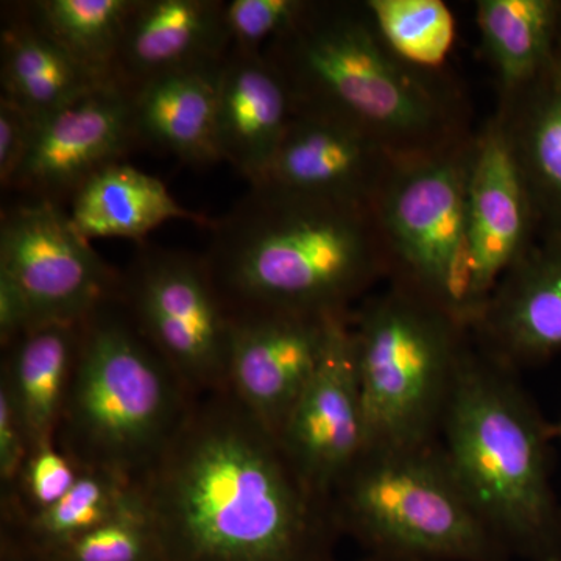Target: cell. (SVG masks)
<instances>
[{
	"instance_id": "obj_1",
	"label": "cell",
	"mask_w": 561,
	"mask_h": 561,
	"mask_svg": "<svg viewBox=\"0 0 561 561\" xmlns=\"http://www.w3.org/2000/svg\"><path fill=\"white\" fill-rule=\"evenodd\" d=\"M133 485L161 561H335L330 507L230 391L197 398Z\"/></svg>"
},
{
	"instance_id": "obj_2",
	"label": "cell",
	"mask_w": 561,
	"mask_h": 561,
	"mask_svg": "<svg viewBox=\"0 0 561 561\" xmlns=\"http://www.w3.org/2000/svg\"><path fill=\"white\" fill-rule=\"evenodd\" d=\"M262 51L286 84L294 116L348 125L397 157L434 153L476 133L457 81L398 57L365 2L309 0Z\"/></svg>"
},
{
	"instance_id": "obj_3",
	"label": "cell",
	"mask_w": 561,
	"mask_h": 561,
	"mask_svg": "<svg viewBox=\"0 0 561 561\" xmlns=\"http://www.w3.org/2000/svg\"><path fill=\"white\" fill-rule=\"evenodd\" d=\"M209 230L203 256L231 313L353 312L376 283L389 280L368 205L256 183Z\"/></svg>"
},
{
	"instance_id": "obj_4",
	"label": "cell",
	"mask_w": 561,
	"mask_h": 561,
	"mask_svg": "<svg viewBox=\"0 0 561 561\" xmlns=\"http://www.w3.org/2000/svg\"><path fill=\"white\" fill-rule=\"evenodd\" d=\"M516 373L470 339L438 445L483 522L512 557L561 560V507L551 483L552 426Z\"/></svg>"
},
{
	"instance_id": "obj_5",
	"label": "cell",
	"mask_w": 561,
	"mask_h": 561,
	"mask_svg": "<svg viewBox=\"0 0 561 561\" xmlns=\"http://www.w3.org/2000/svg\"><path fill=\"white\" fill-rule=\"evenodd\" d=\"M197 398L144 341L121 301L81 323L79 354L55 445L80 471L135 483Z\"/></svg>"
},
{
	"instance_id": "obj_6",
	"label": "cell",
	"mask_w": 561,
	"mask_h": 561,
	"mask_svg": "<svg viewBox=\"0 0 561 561\" xmlns=\"http://www.w3.org/2000/svg\"><path fill=\"white\" fill-rule=\"evenodd\" d=\"M339 535L373 556L511 561L467 496L438 442L367 448L330 500Z\"/></svg>"
},
{
	"instance_id": "obj_7",
	"label": "cell",
	"mask_w": 561,
	"mask_h": 561,
	"mask_svg": "<svg viewBox=\"0 0 561 561\" xmlns=\"http://www.w3.org/2000/svg\"><path fill=\"white\" fill-rule=\"evenodd\" d=\"M365 449L438 442L471 331L411 289L389 283L351 316Z\"/></svg>"
},
{
	"instance_id": "obj_8",
	"label": "cell",
	"mask_w": 561,
	"mask_h": 561,
	"mask_svg": "<svg viewBox=\"0 0 561 561\" xmlns=\"http://www.w3.org/2000/svg\"><path fill=\"white\" fill-rule=\"evenodd\" d=\"M474 135L448 149L400 158L373 214L389 256V283L440 306L471 331L468 183Z\"/></svg>"
},
{
	"instance_id": "obj_9",
	"label": "cell",
	"mask_w": 561,
	"mask_h": 561,
	"mask_svg": "<svg viewBox=\"0 0 561 561\" xmlns=\"http://www.w3.org/2000/svg\"><path fill=\"white\" fill-rule=\"evenodd\" d=\"M119 301L195 398L228 391L232 316L205 256L142 243L122 272Z\"/></svg>"
},
{
	"instance_id": "obj_10",
	"label": "cell",
	"mask_w": 561,
	"mask_h": 561,
	"mask_svg": "<svg viewBox=\"0 0 561 561\" xmlns=\"http://www.w3.org/2000/svg\"><path fill=\"white\" fill-rule=\"evenodd\" d=\"M0 275L27 302L32 328L83 323L121 295L122 272L79 234L68 210L49 202L3 209Z\"/></svg>"
},
{
	"instance_id": "obj_11",
	"label": "cell",
	"mask_w": 561,
	"mask_h": 561,
	"mask_svg": "<svg viewBox=\"0 0 561 561\" xmlns=\"http://www.w3.org/2000/svg\"><path fill=\"white\" fill-rule=\"evenodd\" d=\"M351 316L335 321L319 367L278 437L306 489L328 507L335 486L365 449Z\"/></svg>"
},
{
	"instance_id": "obj_12",
	"label": "cell",
	"mask_w": 561,
	"mask_h": 561,
	"mask_svg": "<svg viewBox=\"0 0 561 561\" xmlns=\"http://www.w3.org/2000/svg\"><path fill=\"white\" fill-rule=\"evenodd\" d=\"M348 313H231L228 391L276 438Z\"/></svg>"
},
{
	"instance_id": "obj_13",
	"label": "cell",
	"mask_w": 561,
	"mask_h": 561,
	"mask_svg": "<svg viewBox=\"0 0 561 561\" xmlns=\"http://www.w3.org/2000/svg\"><path fill=\"white\" fill-rule=\"evenodd\" d=\"M138 144L130 95L99 84L38 122L13 191L25 201L69 205L91 176L124 161Z\"/></svg>"
},
{
	"instance_id": "obj_14",
	"label": "cell",
	"mask_w": 561,
	"mask_h": 561,
	"mask_svg": "<svg viewBox=\"0 0 561 561\" xmlns=\"http://www.w3.org/2000/svg\"><path fill=\"white\" fill-rule=\"evenodd\" d=\"M471 328L505 273L538 242L529 192L511 140L494 114L476 131L468 183Z\"/></svg>"
},
{
	"instance_id": "obj_15",
	"label": "cell",
	"mask_w": 561,
	"mask_h": 561,
	"mask_svg": "<svg viewBox=\"0 0 561 561\" xmlns=\"http://www.w3.org/2000/svg\"><path fill=\"white\" fill-rule=\"evenodd\" d=\"M398 160L378 140L348 125L294 116L267 169L250 184L371 206Z\"/></svg>"
},
{
	"instance_id": "obj_16",
	"label": "cell",
	"mask_w": 561,
	"mask_h": 561,
	"mask_svg": "<svg viewBox=\"0 0 561 561\" xmlns=\"http://www.w3.org/2000/svg\"><path fill=\"white\" fill-rule=\"evenodd\" d=\"M485 353L518 371L561 351V238L538 239L505 273L471 328Z\"/></svg>"
},
{
	"instance_id": "obj_17",
	"label": "cell",
	"mask_w": 561,
	"mask_h": 561,
	"mask_svg": "<svg viewBox=\"0 0 561 561\" xmlns=\"http://www.w3.org/2000/svg\"><path fill=\"white\" fill-rule=\"evenodd\" d=\"M221 0H136L111 81L128 95L171 73L219 66L230 51Z\"/></svg>"
},
{
	"instance_id": "obj_18",
	"label": "cell",
	"mask_w": 561,
	"mask_h": 561,
	"mask_svg": "<svg viewBox=\"0 0 561 561\" xmlns=\"http://www.w3.org/2000/svg\"><path fill=\"white\" fill-rule=\"evenodd\" d=\"M291 117L289 92L264 51L230 49L217 83L220 161L254 183L272 161Z\"/></svg>"
},
{
	"instance_id": "obj_19",
	"label": "cell",
	"mask_w": 561,
	"mask_h": 561,
	"mask_svg": "<svg viewBox=\"0 0 561 561\" xmlns=\"http://www.w3.org/2000/svg\"><path fill=\"white\" fill-rule=\"evenodd\" d=\"M534 208L538 239L561 238V61L559 55L518 92L497 102Z\"/></svg>"
},
{
	"instance_id": "obj_20",
	"label": "cell",
	"mask_w": 561,
	"mask_h": 561,
	"mask_svg": "<svg viewBox=\"0 0 561 561\" xmlns=\"http://www.w3.org/2000/svg\"><path fill=\"white\" fill-rule=\"evenodd\" d=\"M80 331L81 323L41 324L2 350L0 389L9 393L32 451L55 445Z\"/></svg>"
},
{
	"instance_id": "obj_21",
	"label": "cell",
	"mask_w": 561,
	"mask_h": 561,
	"mask_svg": "<svg viewBox=\"0 0 561 561\" xmlns=\"http://www.w3.org/2000/svg\"><path fill=\"white\" fill-rule=\"evenodd\" d=\"M221 62L171 73L133 92L139 142L151 144L192 165L219 162L216 99Z\"/></svg>"
},
{
	"instance_id": "obj_22",
	"label": "cell",
	"mask_w": 561,
	"mask_h": 561,
	"mask_svg": "<svg viewBox=\"0 0 561 561\" xmlns=\"http://www.w3.org/2000/svg\"><path fill=\"white\" fill-rule=\"evenodd\" d=\"M69 219L87 241L122 238L142 241L169 220L210 227L213 220L181 206L157 176L124 161L91 176L69 203Z\"/></svg>"
},
{
	"instance_id": "obj_23",
	"label": "cell",
	"mask_w": 561,
	"mask_h": 561,
	"mask_svg": "<svg viewBox=\"0 0 561 561\" xmlns=\"http://www.w3.org/2000/svg\"><path fill=\"white\" fill-rule=\"evenodd\" d=\"M3 11L7 14L3 13L0 33V98L39 122L92 88L105 84L43 35L18 3H9Z\"/></svg>"
},
{
	"instance_id": "obj_24",
	"label": "cell",
	"mask_w": 561,
	"mask_h": 561,
	"mask_svg": "<svg viewBox=\"0 0 561 561\" xmlns=\"http://www.w3.org/2000/svg\"><path fill=\"white\" fill-rule=\"evenodd\" d=\"M561 0H478L476 24L494 70L497 102L529 84L552 61Z\"/></svg>"
},
{
	"instance_id": "obj_25",
	"label": "cell",
	"mask_w": 561,
	"mask_h": 561,
	"mask_svg": "<svg viewBox=\"0 0 561 561\" xmlns=\"http://www.w3.org/2000/svg\"><path fill=\"white\" fill-rule=\"evenodd\" d=\"M136 0H33L24 16L101 83H113L114 61Z\"/></svg>"
},
{
	"instance_id": "obj_26",
	"label": "cell",
	"mask_w": 561,
	"mask_h": 561,
	"mask_svg": "<svg viewBox=\"0 0 561 561\" xmlns=\"http://www.w3.org/2000/svg\"><path fill=\"white\" fill-rule=\"evenodd\" d=\"M133 494V483L102 471H81L76 485L50 507L0 519V535L36 556H46L108 522Z\"/></svg>"
},
{
	"instance_id": "obj_27",
	"label": "cell",
	"mask_w": 561,
	"mask_h": 561,
	"mask_svg": "<svg viewBox=\"0 0 561 561\" xmlns=\"http://www.w3.org/2000/svg\"><path fill=\"white\" fill-rule=\"evenodd\" d=\"M390 49L416 68L445 70L456 39L453 11L440 0H365Z\"/></svg>"
},
{
	"instance_id": "obj_28",
	"label": "cell",
	"mask_w": 561,
	"mask_h": 561,
	"mask_svg": "<svg viewBox=\"0 0 561 561\" xmlns=\"http://www.w3.org/2000/svg\"><path fill=\"white\" fill-rule=\"evenodd\" d=\"M38 557L43 561H161L153 527L136 489L131 501L108 522Z\"/></svg>"
},
{
	"instance_id": "obj_29",
	"label": "cell",
	"mask_w": 561,
	"mask_h": 561,
	"mask_svg": "<svg viewBox=\"0 0 561 561\" xmlns=\"http://www.w3.org/2000/svg\"><path fill=\"white\" fill-rule=\"evenodd\" d=\"M80 472L57 445L35 449L25 461L13 500L0 504V518L31 515L50 507L76 485Z\"/></svg>"
},
{
	"instance_id": "obj_30",
	"label": "cell",
	"mask_w": 561,
	"mask_h": 561,
	"mask_svg": "<svg viewBox=\"0 0 561 561\" xmlns=\"http://www.w3.org/2000/svg\"><path fill=\"white\" fill-rule=\"evenodd\" d=\"M309 0H230L224 21L231 49L262 51L300 16Z\"/></svg>"
},
{
	"instance_id": "obj_31",
	"label": "cell",
	"mask_w": 561,
	"mask_h": 561,
	"mask_svg": "<svg viewBox=\"0 0 561 561\" xmlns=\"http://www.w3.org/2000/svg\"><path fill=\"white\" fill-rule=\"evenodd\" d=\"M38 121L13 102L0 98V186L13 190L35 139Z\"/></svg>"
},
{
	"instance_id": "obj_32",
	"label": "cell",
	"mask_w": 561,
	"mask_h": 561,
	"mask_svg": "<svg viewBox=\"0 0 561 561\" xmlns=\"http://www.w3.org/2000/svg\"><path fill=\"white\" fill-rule=\"evenodd\" d=\"M31 443L9 393L0 389V504L16 494L18 482L31 456Z\"/></svg>"
},
{
	"instance_id": "obj_33",
	"label": "cell",
	"mask_w": 561,
	"mask_h": 561,
	"mask_svg": "<svg viewBox=\"0 0 561 561\" xmlns=\"http://www.w3.org/2000/svg\"><path fill=\"white\" fill-rule=\"evenodd\" d=\"M0 561H43L7 535H0Z\"/></svg>"
},
{
	"instance_id": "obj_34",
	"label": "cell",
	"mask_w": 561,
	"mask_h": 561,
	"mask_svg": "<svg viewBox=\"0 0 561 561\" xmlns=\"http://www.w3.org/2000/svg\"><path fill=\"white\" fill-rule=\"evenodd\" d=\"M359 561H426V560H415V559H402V557H387V556H373V553H368L365 559Z\"/></svg>"
},
{
	"instance_id": "obj_35",
	"label": "cell",
	"mask_w": 561,
	"mask_h": 561,
	"mask_svg": "<svg viewBox=\"0 0 561 561\" xmlns=\"http://www.w3.org/2000/svg\"><path fill=\"white\" fill-rule=\"evenodd\" d=\"M557 55H559L561 61V5L559 14V25H557Z\"/></svg>"
},
{
	"instance_id": "obj_36",
	"label": "cell",
	"mask_w": 561,
	"mask_h": 561,
	"mask_svg": "<svg viewBox=\"0 0 561 561\" xmlns=\"http://www.w3.org/2000/svg\"><path fill=\"white\" fill-rule=\"evenodd\" d=\"M552 430H553V437L559 438V440L561 442V421L559 424H557V426H553Z\"/></svg>"
},
{
	"instance_id": "obj_37",
	"label": "cell",
	"mask_w": 561,
	"mask_h": 561,
	"mask_svg": "<svg viewBox=\"0 0 561 561\" xmlns=\"http://www.w3.org/2000/svg\"><path fill=\"white\" fill-rule=\"evenodd\" d=\"M559 561H561V560H559Z\"/></svg>"
}]
</instances>
